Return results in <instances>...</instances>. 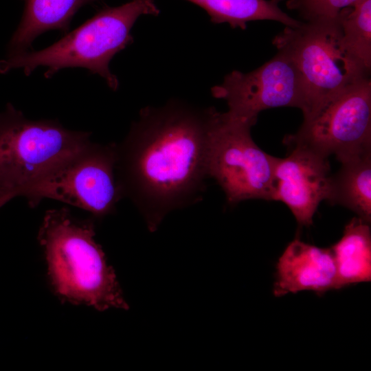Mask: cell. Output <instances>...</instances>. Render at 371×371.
<instances>
[{"label":"cell","instance_id":"obj_1","mask_svg":"<svg viewBox=\"0 0 371 371\" xmlns=\"http://www.w3.org/2000/svg\"><path fill=\"white\" fill-rule=\"evenodd\" d=\"M212 107L180 102L141 110L138 120L115 144V175L155 232L171 211L201 199L208 175Z\"/></svg>","mask_w":371,"mask_h":371},{"label":"cell","instance_id":"obj_2","mask_svg":"<svg viewBox=\"0 0 371 371\" xmlns=\"http://www.w3.org/2000/svg\"><path fill=\"white\" fill-rule=\"evenodd\" d=\"M93 221L79 220L65 207L46 212L38 240L54 290L65 301L99 311L128 309L113 269L94 239Z\"/></svg>","mask_w":371,"mask_h":371},{"label":"cell","instance_id":"obj_3","mask_svg":"<svg viewBox=\"0 0 371 371\" xmlns=\"http://www.w3.org/2000/svg\"><path fill=\"white\" fill-rule=\"evenodd\" d=\"M159 14L155 0H132L107 7L46 48L8 56L0 61V73L21 69L29 76L44 67V76L49 78L60 69L81 67L99 75L116 90L119 82L110 71L111 60L132 43L131 30L139 16Z\"/></svg>","mask_w":371,"mask_h":371},{"label":"cell","instance_id":"obj_4","mask_svg":"<svg viewBox=\"0 0 371 371\" xmlns=\"http://www.w3.org/2000/svg\"><path fill=\"white\" fill-rule=\"evenodd\" d=\"M56 120H32L12 104L0 112V208L91 141Z\"/></svg>","mask_w":371,"mask_h":371},{"label":"cell","instance_id":"obj_5","mask_svg":"<svg viewBox=\"0 0 371 371\" xmlns=\"http://www.w3.org/2000/svg\"><path fill=\"white\" fill-rule=\"evenodd\" d=\"M285 52L300 74L304 119L337 94L370 77L367 71L346 49L338 19L320 18L285 26L272 40Z\"/></svg>","mask_w":371,"mask_h":371},{"label":"cell","instance_id":"obj_6","mask_svg":"<svg viewBox=\"0 0 371 371\" xmlns=\"http://www.w3.org/2000/svg\"><path fill=\"white\" fill-rule=\"evenodd\" d=\"M252 126L212 107L208 175L221 186L229 204L255 199L271 201L275 157L254 142Z\"/></svg>","mask_w":371,"mask_h":371},{"label":"cell","instance_id":"obj_7","mask_svg":"<svg viewBox=\"0 0 371 371\" xmlns=\"http://www.w3.org/2000/svg\"><path fill=\"white\" fill-rule=\"evenodd\" d=\"M115 144L91 142L29 187L22 196L32 207L53 199L101 218L123 198L115 175Z\"/></svg>","mask_w":371,"mask_h":371},{"label":"cell","instance_id":"obj_8","mask_svg":"<svg viewBox=\"0 0 371 371\" xmlns=\"http://www.w3.org/2000/svg\"><path fill=\"white\" fill-rule=\"evenodd\" d=\"M284 143L299 145L340 162L371 153V80L365 78L303 120Z\"/></svg>","mask_w":371,"mask_h":371},{"label":"cell","instance_id":"obj_9","mask_svg":"<svg viewBox=\"0 0 371 371\" xmlns=\"http://www.w3.org/2000/svg\"><path fill=\"white\" fill-rule=\"evenodd\" d=\"M211 92L214 98L226 101L230 116L253 126L264 110L283 106L302 110L303 106L299 72L291 58L280 50L250 72L232 71Z\"/></svg>","mask_w":371,"mask_h":371},{"label":"cell","instance_id":"obj_10","mask_svg":"<svg viewBox=\"0 0 371 371\" xmlns=\"http://www.w3.org/2000/svg\"><path fill=\"white\" fill-rule=\"evenodd\" d=\"M286 157H275L271 201L283 202L300 226L309 227L319 203L327 200L331 176L327 157L311 149L289 145Z\"/></svg>","mask_w":371,"mask_h":371},{"label":"cell","instance_id":"obj_11","mask_svg":"<svg viewBox=\"0 0 371 371\" xmlns=\"http://www.w3.org/2000/svg\"><path fill=\"white\" fill-rule=\"evenodd\" d=\"M273 293L276 297L311 291L317 295L337 289V272L330 248L299 239L291 241L276 263Z\"/></svg>","mask_w":371,"mask_h":371},{"label":"cell","instance_id":"obj_12","mask_svg":"<svg viewBox=\"0 0 371 371\" xmlns=\"http://www.w3.org/2000/svg\"><path fill=\"white\" fill-rule=\"evenodd\" d=\"M94 1L24 0V12L8 44V56L27 52L34 41L47 31L67 32L76 12Z\"/></svg>","mask_w":371,"mask_h":371},{"label":"cell","instance_id":"obj_13","mask_svg":"<svg viewBox=\"0 0 371 371\" xmlns=\"http://www.w3.org/2000/svg\"><path fill=\"white\" fill-rule=\"evenodd\" d=\"M370 223L353 218L342 237L330 250L337 272V289L371 280V230Z\"/></svg>","mask_w":371,"mask_h":371},{"label":"cell","instance_id":"obj_14","mask_svg":"<svg viewBox=\"0 0 371 371\" xmlns=\"http://www.w3.org/2000/svg\"><path fill=\"white\" fill-rule=\"evenodd\" d=\"M327 201L350 209L357 217L371 221V153L341 163L331 176Z\"/></svg>","mask_w":371,"mask_h":371},{"label":"cell","instance_id":"obj_15","mask_svg":"<svg viewBox=\"0 0 371 371\" xmlns=\"http://www.w3.org/2000/svg\"><path fill=\"white\" fill-rule=\"evenodd\" d=\"M203 8L214 23L246 29L249 21L269 20L293 26L296 20L278 5L280 0H187Z\"/></svg>","mask_w":371,"mask_h":371},{"label":"cell","instance_id":"obj_16","mask_svg":"<svg viewBox=\"0 0 371 371\" xmlns=\"http://www.w3.org/2000/svg\"><path fill=\"white\" fill-rule=\"evenodd\" d=\"M343 43L368 71L371 69V0H359L337 15Z\"/></svg>","mask_w":371,"mask_h":371},{"label":"cell","instance_id":"obj_17","mask_svg":"<svg viewBox=\"0 0 371 371\" xmlns=\"http://www.w3.org/2000/svg\"><path fill=\"white\" fill-rule=\"evenodd\" d=\"M359 0H289L286 6L297 11L306 21L320 18H335L340 11Z\"/></svg>","mask_w":371,"mask_h":371},{"label":"cell","instance_id":"obj_18","mask_svg":"<svg viewBox=\"0 0 371 371\" xmlns=\"http://www.w3.org/2000/svg\"><path fill=\"white\" fill-rule=\"evenodd\" d=\"M280 1H282V0H280Z\"/></svg>","mask_w":371,"mask_h":371}]
</instances>
